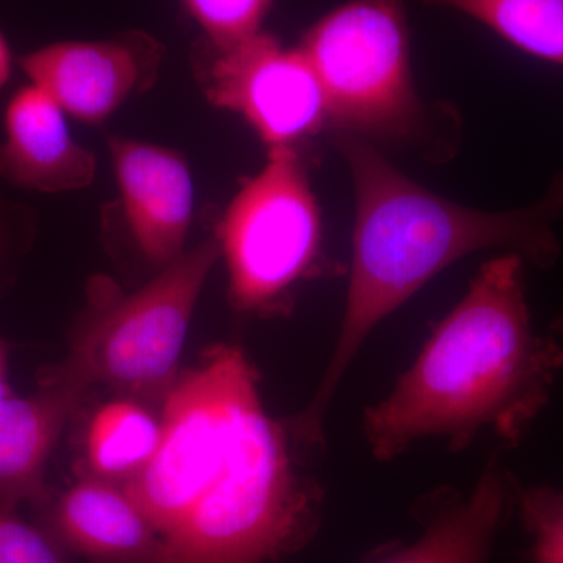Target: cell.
Returning <instances> with one entry per match:
<instances>
[{"label":"cell","instance_id":"e0dca14e","mask_svg":"<svg viewBox=\"0 0 563 563\" xmlns=\"http://www.w3.org/2000/svg\"><path fill=\"white\" fill-rule=\"evenodd\" d=\"M210 49L225 51L262 32L273 0H180Z\"/></svg>","mask_w":563,"mask_h":563},{"label":"cell","instance_id":"52a82bcc","mask_svg":"<svg viewBox=\"0 0 563 563\" xmlns=\"http://www.w3.org/2000/svg\"><path fill=\"white\" fill-rule=\"evenodd\" d=\"M217 242L229 298L240 312H274L312 273L321 250L320 209L292 147L269 150L265 166L222 214Z\"/></svg>","mask_w":563,"mask_h":563},{"label":"cell","instance_id":"6da1fadb","mask_svg":"<svg viewBox=\"0 0 563 563\" xmlns=\"http://www.w3.org/2000/svg\"><path fill=\"white\" fill-rule=\"evenodd\" d=\"M339 147L355 187L346 307L335 350L312 401L288 418L296 442L324 446V417L374 329L448 266L474 252L504 250L548 269L561 257L563 174L523 209L483 211L448 201L395 168L368 140L342 133Z\"/></svg>","mask_w":563,"mask_h":563},{"label":"cell","instance_id":"8fae6325","mask_svg":"<svg viewBox=\"0 0 563 563\" xmlns=\"http://www.w3.org/2000/svg\"><path fill=\"white\" fill-rule=\"evenodd\" d=\"M515 483L493 457L468 495L444 488L415 507L422 528L415 542L383 544L362 563H487L515 504Z\"/></svg>","mask_w":563,"mask_h":563},{"label":"cell","instance_id":"2e32d148","mask_svg":"<svg viewBox=\"0 0 563 563\" xmlns=\"http://www.w3.org/2000/svg\"><path fill=\"white\" fill-rule=\"evenodd\" d=\"M470 14L518 49L563 66V0H422Z\"/></svg>","mask_w":563,"mask_h":563},{"label":"cell","instance_id":"9a60e30c","mask_svg":"<svg viewBox=\"0 0 563 563\" xmlns=\"http://www.w3.org/2000/svg\"><path fill=\"white\" fill-rule=\"evenodd\" d=\"M161 431V417L146 404L122 396L103 404L88 426L87 473L118 485L129 483L154 457Z\"/></svg>","mask_w":563,"mask_h":563},{"label":"cell","instance_id":"7c38bea8","mask_svg":"<svg viewBox=\"0 0 563 563\" xmlns=\"http://www.w3.org/2000/svg\"><path fill=\"white\" fill-rule=\"evenodd\" d=\"M40 514L63 550L90 563H163L161 533L121 485L84 474Z\"/></svg>","mask_w":563,"mask_h":563},{"label":"cell","instance_id":"ba28073f","mask_svg":"<svg viewBox=\"0 0 563 563\" xmlns=\"http://www.w3.org/2000/svg\"><path fill=\"white\" fill-rule=\"evenodd\" d=\"M211 106L240 114L273 147H291L329 122L317 73L301 47L261 32L231 49H211L203 76Z\"/></svg>","mask_w":563,"mask_h":563},{"label":"cell","instance_id":"ac0fdd59","mask_svg":"<svg viewBox=\"0 0 563 563\" xmlns=\"http://www.w3.org/2000/svg\"><path fill=\"white\" fill-rule=\"evenodd\" d=\"M515 506L525 529L532 537L529 562L563 563V490L515 483Z\"/></svg>","mask_w":563,"mask_h":563},{"label":"cell","instance_id":"3957f363","mask_svg":"<svg viewBox=\"0 0 563 563\" xmlns=\"http://www.w3.org/2000/svg\"><path fill=\"white\" fill-rule=\"evenodd\" d=\"M324 492L287 421L255 399L201 498L163 537V563H276L320 528Z\"/></svg>","mask_w":563,"mask_h":563},{"label":"cell","instance_id":"4fadbf2b","mask_svg":"<svg viewBox=\"0 0 563 563\" xmlns=\"http://www.w3.org/2000/svg\"><path fill=\"white\" fill-rule=\"evenodd\" d=\"M0 176L24 190L66 192L90 187L96 177L92 152L74 139L68 114L29 84L20 88L3 114Z\"/></svg>","mask_w":563,"mask_h":563},{"label":"cell","instance_id":"7402d4cb","mask_svg":"<svg viewBox=\"0 0 563 563\" xmlns=\"http://www.w3.org/2000/svg\"><path fill=\"white\" fill-rule=\"evenodd\" d=\"M553 331L563 339V313L559 314L558 320L554 321Z\"/></svg>","mask_w":563,"mask_h":563},{"label":"cell","instance_id":"44dd1931","mask_svg":"<svg viewBox=\"0 0 563 563\" xmlns=\"http://www.w3.org/2000/svg\"><path fill=\"white\" fill-rule=\"evenodd\" d=\"M9 385V354H7L5 344L0 342V402L11 395Z\"/></svg>","mask_w":563,"mask_h":563},{"label":"cell","instance_id":"d6986e66","mask_svg":"<svg viewBox=\"0 0 563 563\" xmlns=\"http://www.w3.org/2000/svg\"><path fill=\"white\" fill-rule=\"evenodd\" d=\"M0 563H70L68 551L41 526L0 506Z\"/></svg>","mask_w":563,"mask_h":563},{"label":"cell","instance_id":"9c48e42d","mask_svg":"<svg viewBox=\"0 0 563 563\" xmlns=\"http://www.w3.org/2000/svg\"><path fill=\"white\" fill-rule=\"evenodd\" d=\"M165 49L144 32L113 38L58 41L21 57L29 84L51 96L68 117L98 125L157 77Z\"/></svg>","mask_w":563,"mask_h":563},{"label":"cell","instance_id":"8992f818","mask_svg":"<svg viewBox=\"0 0 563 563\" xmlns=\"http://www.w3.org/2000/svg\"><path fill=\"white\" fill-rule=\"evenodd\" d=\"M301 51L347 133L404 136L422 110L415 92L402 0H351L306 33Z\"/></svg>","mask_w":563,"mask_h":563},{"label":"cell","instance_id":"30bf717a","mask_svg":"<svg viewBox=\"0 0 563 563\" xmlns=\"http://www.w3.org/2000/svg\"><path fill=\"white\" fill-rule=\"evenodd\" d=\"M129 231L146 261L166 265L184 254L195 213V184L179 152L144 141L109 139Z\"/></svg>","mask_w":563,"mask_h":563},{"label":"cell","instance_id":"7a4b0ae2","mask_svg":"<svg viewBox=\"0 0 563 563\" xmlns=\"http://www.w3.org/2000/svg\"><path fill=\"white\" fill-rule=\"evenodd\" d=\"M525 263L514 252L484 263L387 398L366 407L374 459L395 461L422 439L461 453L484 431L523 442L563 372V343L533 331Z\"/></svg>","mask_w":563,"mask_h":563},{"label":"cell","instance_id":"277c9868","mask_svg":"<svg viewBox=\"0 0 563 563\" xmlns=\"http://www.w3.org/2000/svg\"><path fill=\"white\" fill-rule=\"evenodd\" d=\"M220 258V244L209 240L184 252L132 295L107 301L98 295L65 361L40 379L85 396L103 385L122 398L162 409L179 377L181 347L196 303Z\"/></svg>","mask_w":563,"mask_h":563},{"label":"cell","instance_id":"5bb4252c","mask_svg":"<svg viewBox=\"0 0 563 563\" xmlns=\"http://www.w3.org/2000/svg\"><path fill=\"white\" fill-rule=\"evenodd\" d=\"M85 395L41 380L36 393L0 402V506L41 509L52 498L44 483L47 459Z\"/></svg>","mask_w":563,"mask_h":563},{"label":"cell","instance_id":"5b68a950","mask_svg":"<svg viewBox=\"0 0 563 563\" xmlns=\"http://www.w3.org/2000/svg\"><path fill=\"white\" fill-rule=\"evenodd\" d=\"M261 398L258 373L236 344H218L177 377L161 409V442L143 472L122 484L163 537L180 523Z\"/></svg>","mask_w":563,"mask_h":563},{"label":"cell","instance_id":"ffe728a7","mask_svg":"<svg viewBox=\"0 0 563 563\" xmlns=\"http://www.w3.org/2000/svg\"><path fill=\"white\" fill-rule=\"evenodd\" d=\"M13 74V52L10 49L9 41L0 32V90L9 84Z\"/></svg>","mask_w":563,"mask_h":563}]
</instances>
